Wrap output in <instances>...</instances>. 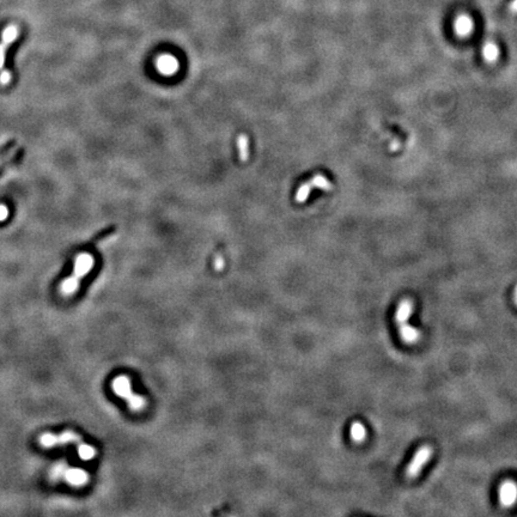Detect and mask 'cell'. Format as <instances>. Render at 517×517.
<instances>
[{
    "label": "cell",
    "instance_id": "6da1fadb",
    "mask_svg": "<svg viewBox=\"0 0 517 517\" xmlns=\"http://www.w3.org/2000/svg\"><path fill=\"white\" fill-rule=\"evenodd\" d=\"M93 266V258L89 254H81L74 260V269L72 276L68 277L61 283V292L70 296L76 292L79 287L82 278L91 271Z\"/></svg>",
    "mask_w": 517,
    "mask_h": 517
},
{
    "label": "cell",
    "instance_id": "7a4b0ae2",
    "mask_svg": "<svg viewBox=\"0 0 517 517\" xmlns=\"http://www.w3.org/2000/svg\"><path fill=\"white\" fill-rule=\"evenodd\" d=\"M113 390L115 394L119 395L122 399H126L128 401V405L133 411H139L143 409L146 405L145 399H143L139 395H136L131 390V382L126 376H119L113 381L112 383Z\"/></svg>",
    "mask_w": 517,
    "mask_h": 517
},
{
    "label": "cell",
    "instance_id": "3957f363",
    "mask_svg": "<svg viewBox=\"0 0 517 517\" xmlns=\"http://www.w3.org/2000/svg\"><path fill=\"white\" fill-rule=\"evenodd\" d=\"M432 448L430 445H423L418 449L416 455L412 459L411 463L408 464L406 469V477L409 479H413L416 478L420 472H422L423 467L425 466L426 462L430 460V458L432 456Z\"/></svg>",
    "mask_w": 517,
    "mask_h": 517
},
{
    "label": "cell",
    "instance_id": "277c9868",
    "mask_svg": "<svg viewBox=\"0 0 517 517\" xmlns=\"http://www.w3.org/2000/svg\"><path fill=\"white\" fill-rule=\"evenodd\" d=\"M81 439L79 434L74 433L73 431H65L61 434H53V433H43L40 438V443L45 448H52L56 445H61L70 443V442H76Z\"/></svg>",
    "mask_w": 517,
    "mask_h": 517
},
{
    "label": "cell",
    "instance_id": "5b68a950",
    "mask_svg": "<svg viewBox=\"0 0 517 517\" xmlns=\"http://www.w3.org/2000/svg\"><path fill=\"white\" fill-rule=\"evenodd\" d=\"M18 36V28L15 24H10L2 31L1 41H0V72L4 71L5 56H6L7 48L12 45Z\"/></svg>",
    "mask_w": 517,
    "mask_h": 517
},
{
    "label": "cell",
    "instance_id": "8992f818",
    "mask_svg": "<svg viewBox=\"0 0 517 517\" xmlns=\"http://www.w3.org/2000/svg\"><path fill=\"white\" fill-rule=\"evenodd\" d=\"M517 500V485L514 481H504L499 488V502L503 507H511Z\"/></svg>",
    "mask_w": 517,
    "mask_h": 517
},
{
    "label": "cell",
    "instance_id": "52a82bcc",
    "mask_svg": "<svg viewBox=\"0 0 517 517\" xmlns=\"http://www.w3.org/2000/svg\"><path fill=\"white\" fill-rule=\"evenodd\" d=\"M412 312H413V302L407 298L402 299L399 303L397 312H395V322L398 323V326L406 323Z\"/></svg>",
    "mask_w": 517,
    "mask_h": 517
},
{
    "label": "cell",
    "instance_id": "ba28073f",
    "mask_svg": "<svg viewBox=\"0 0 517 517\" xmlns=\"http://www.w3.org/2000/svg\"><path fill=\"white\" fill-rule=\"evenodd\" d=\"M454 28H455L456 34L460 35L462 37H466L468 35H471L474 29V24L471 17L466 15H462L460 17L456 18L455 23H454Z\"/></svg>",
    "mask_w": 517,
    "mask_h": 517
},
{
    "label": "cell",
    "instance_id": "9c48e42d",
    "mask_svg": "<svg viewBox=\"0 0 517 517\" xmlns=\"http://www.w3.org/2000/svg\"><path fill=\"white\" fill-rule=\"evenodd\" d=\"M65 479L73 486H82L89 479L87 473L81 468H70L65 473Z\"/></svg>",
    "mask_w": 517,
    "mask_h": 517
},
{
    "label": "cell",
    "instance_id": "30bf717a",
    "mask_svg": "<svg viewBox=\"0 0 517 517\" xmlns=\"http://www.w3.org/2000/svg\"><path fill=\"white\" fill-rule=\"evenodd\" d=\"M157 67L162 73L172 74L177 71V60L172 56H163L157 60Z\"/></svg>",
    "mask_w": 517,
    "mask_h": 517
},
{
    "label": "cell",
    "instance_id": "8fae6325",
    "mask_svg": "<svg viewBox=\"0 0 517 517\" xmlns=\"http://www.w3.org/2000/svg\"><path fill=\"white\" fill-rule=\"evenodd\" d=\"M399 332H400L401 339L405 343L413 344L419 339V332H418V329L407 323L400 324V326H399Z\"/></svg>",
    "mask_w": 517,
    "mask_h": 517
},
{
    "label": "cell",
    "instance_id": "7c38bea8",
    "mask_svg": "<svg viewBox=\"0 0 517 517\" xmlns=\"http://www.w3.org/2000/svg\"><path fill=\"white\" fill-rule=\"evenodd\" d=\"M350 436L352 441L356 442V443H362L365 438H367V429L365 426L359 422H354L351 425L350 429Z\"/></svg>",
    "mask_w": 517,
    "mask_h": 517
},
{
    "label": "cell",
    "instance_id": "4fadbf2b",
    "mask_svg": "<svg viewBox=\"0 0 517 517\" xmlns=\"http://www.w3.org/2000/svg\"><path fill=\"white\" fill-rule=\"evenodd\" d=\"M483 57L488 62H496L499 57V48L496 43L488 42L483 47Z\"/></svg>",
    "mask_w": 517,
    "mask_h": 517
},
{
    "label": "cell",
    "instance_id": "5bb4252c",
    "mask_svg": "<svg viewBox=\"0 0 517 517\" xmlns=\"http://www.w3.org/2000/svg\"><path fill=\"white\" fill-rule=\"evenodd\" d=\"M308 185H309L310 189L320 188V189H322V191H326V192L331 191V189L333 188L332 183L329 182L328 178H327L326 176H323V175H316V176H314V177H313V180L308 182Z\"/></svg>",
    "mask_w": 517,
    "mask_h": 517
},
{
    "label": "cell",
    "instance_id": "9a60e30c",
    "mask_svg": "<svg viewBox=\"0 0 517 517\" xmlns=\"http://www.w3.org/2000/svg\"><path fill=\"white\" fill-rule=\"evenodd\" d=\"M248 138L244 134H241L237 138V147L240 152V157L243 162H246L249 158V150H248Z\"/></svg>",
    "mask_w": 517,
    "mask_h": 517
},
{
    "label": "cell",
    "instance_id": "2e32d148",
    "mask_svg": "<svg viewBox=\"0 0 517 517\" xmlns=\"http://www.w3.org/2000/svg\"><path fill=\"white\" fill-rule=\"evenodd\" d=\"M78 455H79V458L83 459V460L89 461L96 455V450L93 449L91 445L81 444L78 448Z\"/></svg>",
    "mask_w": 517,
    "mask_h": 517
},
{
    "label": "cell",
    "instance_id": "e0dca14e",
    "mask_svg": "<svg viewBox=\"0 0 517 517\" xmlns=\"http://www.w3.org/2000/svg\"><path fill=\"white\" fill-rule=\"evenodd\" d=\"M310 192H312V189H310V187H309V185H308V182L299 187V189H298V191H297V194H296L297 202L305 201V200L308 199V197H309Z\"/></svg>",
    "mask_w": 517,
    "mask_h": 517
},
{
    "label": "cell",
    "instance_id": "ac0fdd59",
    "mask_svg": "<svg viewBox=\"0 0 517 517\" xmlns=\"http://www.w3.org/2000/svg\"><path fill=\"white\" fill-rule=\"evenodd\" d=\"M7 216H9V210H7L6 206L0 205V222L5 221V219L7 218Z\"/></svg>",
    "mask_w": 517,
    "mask_h": 517
},
{
    "label": "cell",
    "instance_id": "d6986e66",
    "mask_svg": "<svg viewBox=\"0 0 517 517\" xmlns=\"http://www.w3.org/2000/svg\"><path fill=\"white\" fill-rule=\"evenodd\" d=\"M223 266H224V261H223V258L222 257H217L216 261H214V267H216L217 271H221V269L223 268Z\"/></svg>",
    "mask_w": 517,
    "mask_h": 517
},
{
    "label": "cell",
    "instance_id": "ffe728a7",
    "mask_svg": "<svg viewBox=\"0 0 517 517\" xmlns=\"http://www.w3.org/2000/svg\"><path fill=\"white\" fill-rule=\"evenodd\" d=\"M509 9H510L511 12L517 13V0H514V1L511 2L510 6H509Z\"/></svg>",
    "mask_w": 517,
    "mask_h": 517
},
{
    "label": "cell",
    "instance_id": "44dd1931",
    "mask_svg": "<svg viewBox=\"0 0 517 517\" xmlns=\"http://www.w3.org/2000/svg\"><path fill=\"white\" fill-rule=\"evenodd\" d=\"M514 302H515V304L517 305V287L515 288V292H514Z\"/></svg>",
    "mask_w": 517,
    "mask_h": 517
}]
</instances>
